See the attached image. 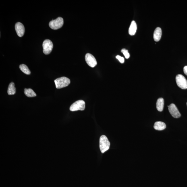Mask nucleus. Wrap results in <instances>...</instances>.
<instances>
[{
    "label": "nucleus",
    "instance_id": "nucleus-1",
    "mask_svg": "<svg viewBox=\"0 0 187 187\" xmlns=\"http://www.w3.org/2000/svg\"><path fill=\"white\" fill-rule=\"evenodd\" d=\"M110 143L107 137L105 135H102L100 139V147L101 153H105L109 148Z\"/></svg>",
    "mask_w": 187,
    "mask_h": 187
},
{
    "label": "nucleus",
    "instance_id": "nucleus-2",
    "mask_svg": "<svg viewBox=\"0 0 187 187\" xmlns=\"http://www.w3.org/2000/svg\"><path fill=\"white\" fill-rule=\"evenodd\" d=\"M55 82L56 87L57 89H60L68 86L70 84V81L68 78L63 77L56 79Z\"/></svg>",
    "mask_w": 187,
    "mask_h": 187
},
{
    "label": "nucleus",
    "instance_id": "nucleus-3",
    "mask_svg": "<svg viewBox=\"0 0 187 187\" xmlns=\"http://www.w3.org/2000/svg\"><path fill=\"white\" fill-rule=\"evenodd\" d=\"M85 108V103L82 100L75 102L70 106V110L71 111L78 110L83 111Z\"/></svg>",
    "mask_w": 187,
    "mask_h": 187
},
{
    "label": "nucleus",
    "instance_id": "nucleus-4",
    "mask_svg": "<svg viewBox=\"0 0 187 187\" xmlns=\"http://www.w3.org/2000/svg\"><path fill=\"white\" fill-rule=\"evenodd\" d=\"M63 18L59 17L55 20L51 21L49 23V26L52 29L56 30L61 28L63 26Z\"/></svg>",
    "mask_w": 187,
    "mask_h": 187
},
{
    "label": "nucleus",
    "instance_id": "nucleus-5",
    "mask_svg": "<svg viewBox=\"0 0 187 187\" xmlns=\"http://www.w3.org/2000/svg\"><path fill=\"white\" fill-rule=\"evenodd\" d=\"M176 81L177 86L183 90L187 89V80L186 78L181 74L177 75Z\"/></svg>",
    "mask_w": 187,
    "mask_h": 187
},
{
    "label": "nucleus",
    "instance_id": "nucleus-6",
    "mask_svg": "<svg viewBox=\"0 0 187 187\" xmlns=\"http://www.w3.org/2000/svg\"><path fill=\"white\" fill-rule=\"evenodd\" d=\"M42 46L44 54L46 55H49L51 53L53 49V44L51 40H46L43 42Z\"/></svg>",
    "mask_w": 187,
    "mask_h": 187
},
{
    "label": "nucleus",
    "instance_id": "nucleus-7",
    "mask_svg": "<svg viewBox=\"0 0 187 187\" xmlns=\"http://www.w3.org/2000/svg\"><path fill=\"white\" fill-rule=\"evenodd\" d=\"M85 60L88 65L94 68L97 65V62L95 58L90 53H87L85 57Z\"/></svg>",
    "mask_w": 187,
    "mask_h": 187
},
{
    "label": "nucleus",
    "instance_id": "nucleus-8",
    "mask_svg": "<svg viewBox=\"0 0 187 187\" xmlns=\"http://www.w3.org/2000/svg\"><path fill=\"white\" fill-rule=\"evenodd\" d=\"M168 107H169V112L173 117L175 118H178L181 117V114L174 104H171Z\"/></svg>",
    "mask_w": 187,
    "mask_h": 187
},
{
    "label": "nucleus",
    "instance_id": "nucleus-9",
    "mask_svg": "<svg viewBox=\"0 0 187 187\" xmlns=\"http://www.w3.org/2000/svg\"><path fill=\"white\" fill-rule=\"evenodd\" d=\"M15 29L17 35L21 37L23 36L25 32V28L24 25L22 23L17 22L15 25Z\"/></svg>",
    "mask_w": 187,
    "mask_h": 187
},
{
    "label": "nucleus",
    "instance_id": "nucleus-10",
    "mask_svg": "<svg viewBox=\"0 0 187 187\" xmlns=\"http://www.w3.org/2000/svg\"><path fill=\"white\" fill-rule=\"evenodd\" d=\"M162 35V31L161 28L158 27L156 28L154 33V38L155 41H159L161 39Z\"/></svg>",
    "mask_w": 187,
    "mask_h": 187
},
{
    "label": "nucleus",
    "instance_id": "nucleus-11",
    "mask_svg": "<svg viewBox=\"0 0 187 187\" xmlns=\"http://www.w3.org/2000/svg\"><path fill=\"white\" fill-rule=\"evenodd\" d=\"M154 127L155 130L161 131L164 130L166 128V125L163 122L158 121L155 123Z\"/></svg>",
    "mask_w": 187,
    "mask_h": 187
},
{
    "label": "nucleus",
    "instance_id": "nucleus-12",
    "mask_svg": "<svg viewBox=\"0 0 187 187\" xmlns=\"http://www.w3.org/2000/svg\"><path fill=\"white\" fill-rule=\"evenodd\" d=\"M137 30L136 23L134 21H132L129 29V34L131 36H134L136 33Z\"/></svg>",
    "mask_w": 187,
    "mask_h": 187
},
{
    "label": "nucleus",
    "instance_id": "nucleus-13",
    "mask_svg": "<svg viewBox=\"0 0 187 187\" xmlns=\"http://www.w3.org/2000/svg\"><path fill=\"white\" fill-rule=\"evenodd\" d=\"M156 106L158 111L162 112L163 111L164 107V100L163 98H160L157 100Z\"/></svg>",
    "mask_w": 187,
    "mask_h": 187
},
{
    "label": "nucleus",
    "instance_id": "nucleus-14",
    "mask_svg": "<svg viewBox=\"0 0 187 187\" xmlns=\"http://www.w3.org/2000/svg\"><path fill=\"white\" fill-rule=\"evenodd\" d=\"M8 94L9 95H14L16 93V88L15 87V84L13 82H11L9 84L7 90Z\"/></svg>",
    "mask_w": 187,
    "mask_h": 187
},
{
    "label": "nucleus",
    "instance_id": "nucleus-15",
    "mask_svg": "<svg viewBox=\"0 0 187 187\" xmlns=\"http://www.w3.org/2000/svg\"><path fill=\"white\" fill-rule=\"evenodd\" d=\"M24 94L27 97H34L36 96L35 92L31 88H25Z\"/></svg>",
    "mask_w": 187,
    "mask_h": 187
},
{
    "label": "nucleus",
    "instance_id": "nucleus-16",
    "mask_svg": "<svg viewBox=\"0 0 187 187\" xmlns=\"http://www.w3.org/2000/svg\"><path fill=\"white\" fill-rule=\"evenodd\" d=\"M20 70L22 71L24 74L26 75H30L31 74V72L29 69L26 65L24 64L21 65H20Z\"/></svg>",
    "mask_w": 187,
    "mask_h": 187
},
{
    "label": "nucleus",
    "instance_id": "nucleus-17",
    "mask_svg": "<svg viewBox=\"0 0 187 187\" xmlns=\"http://www.w3.org/2000/svg\"><path fill=\"white\" fill-rule=\"evenodd\" d=\"M121 51L124 55L126 59H128L130 57V54L128 53V50L125 49H123L121 50Z\"/></svg>",
    "mask_w": 187,
    "mask_h": 187
},
{
    "label": "nucleus",
    "instance_id": "nucleus-18",
    "mask_svg": "<svg viewBox=\"0 0 187 187\" xmlns=\"http://www.w3.org/2000/svg\"><path fill=\"white\" fill-rule=\"evenodd\" d=\"M116 58L121 63H124V58L120 56L119 55H117L116 57Z\"/></svg>",
    "mask_w": 187,
    "mask_h": 187
},
{
    "label": "nucleus",
    "instance_id": "nucleus-19",
    "mask_svg": "<svg viewBox=\"0 0 187 187\" xmlns=\"http://www.w3.org/2000/svg\"><path fill=\"white\" fill-rule=\"evenodd\" d=\"M183 71L184 74L187 76V66H186L184 67Z\"/></svg>",
    "mask_w": 187,
    "mask_h": 187
},
{
    "label": "nucleus",
    "instance_id": "nucleus-20",
    "mask_svg": "<svg viewBox=\"0 0 187 187\" xmlns=\"http://www.w3.org/2000/svg\"></svg>",
    "mask_w": 187,
    "mask_h": 187
}]
</instances>
